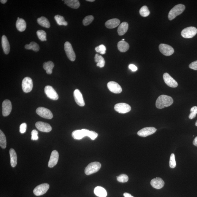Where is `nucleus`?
Instances as JSON below:
<instances>
[{
  "label": "nucleus",
  "instance_id": "nucleus-9",
  "mask_svg": "<svg viewBox=\"0 0 197 197\" xmlns=\"http://www.w3.org/2000/svg\"><path fill=\"white\" fill-rule=\"evenodd\" d=\"M114 109L116 112L121 114L126 113L131 110L129 105L125 103H119L114 106Z\"/></svg>",
  "mask_w": 197,
  "mask_h": 197
},
{
  "label": "nucleus",
  "instance_id": "nucleus-15",
  "mask_svg": "<svg viewBox=\"0 0 197 197\" xmlns=\"http://www.w3.org/2000/svg\"><path fill=\"white\" fill-rule=\"evenodd\" d=\"M90 130L86 129H82L81 130H76L73 132L72 136L74 139L80 140L88 136Z\"/></svg>",
  "mask_w": 197,
  "mask_h": 197
},
{
  "label": "nucleus",
  "instance_id": "nucleus-52",
  "mask_svg": "<svg viewBox=\"0 0 197 197\" xmlns=\"http://www.w3.org/2000/svg\"><path fill=\"white\" fill-rule=\"evenodd\" d=\"M122 41H125V39H122Z\"/></svg>",
  "mask_w": 197,
  "mask_h": 197
},
{
  "label": "nucleus",
  "instance_id": "nucleus-35",
  "mask_svg": "<svg viewBox=\"0 0 197 197\" xmlns=\"http://www.w3.org/2000/svg\"><path fill=\"white\" fill-rule=\"evenodd\" d=\"M150 11L149 10L147 6H142L140 9L139 13L140 15L143 17H147L150 14Z\"/></svg>",
  "mask_w": 197,
  "mask_h": 197
},
{
  "label": "nucleus",
  "instance_id": "nucleus-10",
  "mask_svg": "<svg viewBox=\"0 0 197 197\" xmlns=\"http://www.w3.org/2000/svg\"><path fill=\"white\" fill-rule=\"evenodd\" d=\"M159 49L160 52L166 56H170L174 52V48L171 46L166 44H160L159 46Z\"/></svg>",
  "mask_w": 197,
  "mask_h": 197
},
{
  "label": "nucleus",
  "instance_id": "nucleus-12",
  "mask_svg": "<svg viewBox=\"0 0 197 197\" xmlns=\"http://www.w3.org/2000/svg\"><path fill=\"white\" fill-rule=\"evenodd\" d=\"M2 114L4 117H7L10 114L12 110V104L10 101L5 100L2 104Z\"/></svg>",
  "mask_w": 197,
  "mask_h": 197
},
{
  "label": "nucleus",
  "instance_id": "nucleus-16",
  "mask_svg": "<svg viewBox=\"0 0 197 197\" xmlns=\"http://www.w3.org/2000/svg\"><path fill=\"white\" fill-rule=\"evenodd\" d=\"M107 87L109 90L112 93H120L122 92L121 86L114 81H111L108 82Z\"/></svg>",
  "mask_w": 197,
  "mask_h": 197
},
{
  "label": "nucleus",
  "instance_id": "nucleus-1",
  "mask_svg": "<svg viewBox=\"0 0 197 197\" xmlns=\"http://www.w3.org/2000/svg\"><path fill=\"white\" fill-rule=\"evenodd\" d=\"M174 103V100L171 97L166 95H161L157 98L155 105L158 109H162L169 107Z\"/></svg>",
  "mask_w": 197,
  "mask_h": 197
},
{
  "label": "nucleus",
  "instance_id": "nucleus-43",
  "mask_svg": "<svg viewBox=\"0 0 197 197\" xmlns=\"http://www.w3.org/2000/svg\"><path fill=\"white\" fill-rule=\"evenodd\" d=\"M87 136L90 137L93 140H94L98 137V134L95 131H90Z\"/></svg>",
  "mask_w": 197,
  "mask_h": 197
},
{
  "label": "nucleus",
  "instance_id": "nucleus-38",
  "mask_svg": "<svg viewBox=\"0 0 197 197\" xmlns=\"http://www.w3.org/2000/svg\"><path fill=\"white\" fill-rule=\"evenodd\" d=\"M95 50L97 52L104 55L106 53V48L104 45H101L95 47Z\"/></svg>",
  "mask_w": 197,
  "mask_h": 197
},
{
  "label": "nucleus",
  "instance_id": "nucleus-40",
  "mask_svg": "<svg viewBox=\"0 0 197 197\" xmlns=\"http://www.w3.org/2000/svg\"><path fill=\"white\" fill-rule=\"evenodd\" d=\"M190 113L189 116V118L192 120L196 116L197 114V106H194L190 109Z\"/></svg>",
  "mask_w": 197,
  "mask_h": 197
},
{
  "label": "nucleus",
  "instance_id": "nucleus-25",
  "mask_svg": "<svg viewBox=\"0 0 197 197\" xmlns=\"http://www.w3.org/2000/svg\"><path fill=\"white\" fill-rule=\"evenodd\" d=\"M128 25L127 22H123L119 26L117 33L120 36H123L126 33L128 29Z\"/></svg>",
  "mask_w": 197,
  "mask_h": 197
},
{
  "label": "nucleus",
  "instance_id": "nucleus-4",
  "mask_svg": "<svg viewBox=\"0 0 197 197\" xmlns=\"http://www.w3.org/2000/svg\"><path fill=\"white\" fill-rule=\"evenodd\" d=\"M197 33V29L194 27H189L184 28L181 33L182 37L190 39L194 36Z\"/></svg>",
  "mask_w": 197,
  "mask_h": 197
},
{
  "label": "nucleus",
  "instance_id": "nucleus-37",
  "mask_svg": "<svg viewBox=\"0 0 197 197\" xmlns=\"http://www.w3.org/2000/svg\"><path fill=\"white\" fill-rule=\"evenodd\" d=\"M94 20L93 15H88L85 17L82 21V23L85 26H88L92 23Z\"/></svg>",
  "mask_w": 197,
  "mask_h": 197
},
{
  "label": "nucleus",
  "instance_id": "nucleus-41",
  "mask_svg": "<svg viewBox=\"0 0 197 197\" xmlns=\"http://www.w3.org/2000/svg\"><path fill=\"white\" fill-rule=\"evenodd\" d=\"M176 165L174 155V153L171 154L170 158L169 166L171 168H174L176 167Z\"/></svg>",
  "mask_w": 197,
  "mask_h": 197
},
{
  "label": "nucleus",
  "instance_id": "nucleus-32",
  "mask_svg": "<svg viewBox=\"0 0 197 197\" xmlns=\"http://www.w3.org/2000/svg\"><path fill=\"white\" fill-rule=\"evenodd\" d=\"M25 48L28 50H32L35 52H38L39 50V44L34 42H31L29 44H26L25 46Z\"/></svg>",
  "mask_w": 197,
  "mask_h": 197
},
{
  "label": "nucleus",
  "instance_id": "nucleus-24",
  "mask_svg": "<svg viewBox=\"0 0 197 197\" xmlns=\"http://www.w3.org/2000/svg\"><path fill=\"white\" fill-rule=\"evenodd\" d=\"M16 26L19 31L20 32L24 31L26 27V22L23 19H19L17 20Z\"/></svg>",
  "mask_w": 197,
  "mask_h": 197
},
{
  "label": "nucleus",
  "instance_id": "nucleus-49",
  "mask_svg": "<svg viewBox=\"0 0 197 197\" xmlns=\"http://www.w3.org/2000/svg\"><path fill=\"white\" fill-rule=\"evenodd\" d=\"M1 2L2 3V4H5L7 2V0H1Z\"/></svg>",
  "mask_w": 197,
  "mask_h": 197
},
{
  "label": "nucleus",
  "instance_id": "nucleus-26",
  "mask_svg": "<svg viewBox=\"0 0 197 197\" xmlns=\"http://www.w3.org/2000/svg\"><path fill=\"white\" fill-rule=\"evenodd\" d=\"M94 193L96 196L99 197H106L107 194L105 189L100 186L97 187L95 188Z\"/></svg>",
  "mask_w": 197,
  "mask_h": 197
},
{
  "label": "nucleus",
  "instance_id": "nucleus-7",
  "mask_svg": "<svg viewBox=\"0 0 197 197\" xmlns=\"http://www.w3.org/2000/svg\"><path fill=\"white\" fill-rule=\"evenodd\" d=\"M22 85L24 93H28L31 92L33 87V81L31 78L28 77L24 78L22 82Z\"/></svg>",
  "mask_w": 197,
  "mask_h": 197
},
{
  "label": "nucleus",
  "instance_id": "nucleus-2",
  "mask_svg": "<svg viewBox=\"0 0 197 197\" xmlns=\"http://www.w3.org/2000/svg\"><path fill=\"white\" fill-rule=\"evenodd\" d=\"M185 6L182 4L176 5L170 11L168 14V18L169 20H172L178 15L182 13L185 10Z\"/></svg>",
  "mask_w": 197,
  "mask_h": 197
},
{
  "label": "nucleus",
  "instance_id": "nucleus-20",
  "mask_svg": "<svg viewBox=\"0 0 197 197\" xmlns=\"http://www.w3.org/2000/svg\"><path fill=\"white\" fill-rule=\"evenodd\" d=\"M150 184L153 188L159 190L164 186L165 182L161 178L156 177L152 179Z\"/></svg>",
  "mask_w": 197,
  "mask_h": 197
},
{
  "label": "nucleus",
  "instance_id": "nucleus-3",
  "mask_svg": "<svg viewBox=\"0 0 197 197\" xmlns=\"http://www.w3.org/2000/svg\"><path fill=\"white\" fill-rule=\"evenodd\" d=\"M101 167V163L98 162H94L90 163L85 168V174L87 175L94 174L99 170Z\"/></svg>",
  "mask_w": 197,
  "mask_h": 197
},
{
  "label": "nucleus",
  "instance_id": "nucleus-18",
  "mask_svg": "<svg viewBox=\"0 0 197 197\" xmlns=\"http://www.w3.org/2000/svg\"><path fill=\"white\" fill-rule=\"evenodd\" d=\"M74 100L77 104L81 107H83L85 106L83 96L82 93L78 89L74 90Z\"/></svg>",
  "mask_w": 197,
  "mask_h": 197
},
{
  "label": "nucleus",
  "instance_id": "nucleus-19",
  "mask_svg": "<svg viewBox=\"0 0 197 197\" xmlns=\"http://www.w3.org/2000/svg\"><path fill=\"white\" fill-rule=\"evenodd\" d=\"M59 158L58 152L56 150H53L51 154L48 166L49 168H53L57 164Z\"/></svg>",
  "mask_w": 197,
  "mask_h": 197
},
{
  "label": "nucleus",
  "instance_id": "nucleus-50",
  "mask_svg": "<svg viewBox=\"0 0 197 197\" xmlns=\"http://www.w3.org/2000/svg\"><path fill=\"white\" fill-rule=\"evenodd\" d=\"M86 1H90V2H93V1H95V0H87Z\"/></svg>",
  "mask_w": 197,
  "mask_h": 197
},
{
  "label": "nucleus",
  "instance_id": "nucleus-13",
  "mask_svg": "<svg viewBox=\"0 0 197 197\" xmlns=\"http://www.w3.org/2000/svg\"><path fill=\"white\" fill-rule=\"evenodd\" d=\"M157 129L154 127H147L143 128L138 132L137 134L142 137H147L155 133Z\"/></svg>",
  "mask_w": 197,
  "mask_h": 197
},
{
  "label": "nucleus",
  "instance_id": "nucleus-23",
  "mask_svg": "<svg viewBox=\"0 0 197 197\" xmlns=\"http://www.w3.org/2000/svg\"><path fill=\"white\" fill-rule=\"evenodd\" d=\"M9 155L10 157V163L12 167H15L17 165V157L16 152L13 149L9 150Z\"/></svg>",
  "mask_w": 197,
  "mask_h": 197
},
{
  "label": "nucleus",
  "instance_id": "nucleus-47",
  "mask_svg": "<svg viewBox=\"0 0 197 197\" xmlns=\"http://www.w3.org/2000/svg\"><path fill=\"white\" fill-rule=\"evenodd\" d=\"M123 196L125 197H134L132 196L131 194L128 193H125L123 194Z\"/></svg>",
  "mask_w": 197,
  "mask_h": 197
},
{
  "label": "nucleus",
  "instance_id": "nucleus-34",
  "mask_svg": "<svg viewBox=\"0 0 197 197\" xmlns=\"http://www.w3.org/2000/svg\"><path fill=\"white\" fill-rule=\"evenodd\" d=\"M0 146L3 149H5L7 146L6 136L1 130H0Z\"/></svg>",
  "mask_w": 197,
  "mask_h": 197
},
{
  "label": "nucleus",
  "instance_id": "nucleus-5",
  "mask_svg": "<svg viewBox=\"0 0 197 197\" xmlns=\"http://www.w3.org/2000/svg\"><path fill=\"white\" fill-rule=\"evenodd\" d=\"M64 49L68 58L71 61H75L76 59L75 54L70 43L68 41L65 42Z\"/></svg>",
  "mask_w": 197,
  "mask_h": 197
},
{
  "label": "nucleus",
  "instance_id": "nucleus-39",
  "mask_svg": "<svg viewBox=\"0 0 197 197\" xmlns=\"http://www.w3.org/2000/svg\"><path fill=\"white\" fill-rule=\"evenodd\" d=\"M117 179L120 182H126L128 180V176L125 174H122L119 176H117Z\"/></svg>",
  "mask_w": 197,
  "mask_h": 197
},
{
  "label": "nucleus",
  "instance_id": "nucleus-28",
  "mask_svg": "<svg viewBox=\"0 0 197 197\" xmlns=\"http://www.w3.org/2000/svg\"><path fill=\"white\" fill-rule=\"evenodd\" d=\"M64 4L72 9H77L80 6V2L77 0H66Z\"/></svg>",
  "mask_w": 197,
  "mask_h": 197
},
{
  "label": "nucleus",
  "instance_id": "nucleus-29",
  "mask_svg": "<svg viewBox=\"0 0 197 197\" xmlns=\"http://www.w3.org/2000/svg\"><path fill=\"white\" fill-rule=\"evenodd\" d=\"M37 22L39 25L45 28H49L50 27V23L48 20L45 17H41L38 18Z\"/></svg>",
  "mask_w": 197,
  "mask_h": 197
},
{
  "label": "nucleus",
  "instance_id": "nucleus-14",
  "mask_svg": "<svg viewBox=\"0 0 197 197\" xmlns=\"http://www.w3.org/2000/svg\"><path fill=\"white\" fill-rule=\"evenodd\" d=\"M163 79L165 83L168 86L176 88L178 85L177 82L167 73H165L163 74Z\"/></svg>",
  "mask_w": 197,
  "mask_h": 197
},
{
  "label": "nucleus",
  "instance_id": "nucleus-30",
  "mask_svg": "<svg viewBox=\"0 0 197 197\" xmlns=\"http://www.w3.org/2000/svg\"><path fill=\"white\" fill-rule=\"evenodd\" d=\"M43 66L47 74H52V69L54 67V63L52 61H49L44 63Z\"/></svg>",
  "mask_w": 197,
  "mask_h": 197
},
{
  "label": "nucleus",
  "instance_id": "nucleus-48",
  "mask_svg": "<svg viewBox=\"0 0 197 197\" xmlns=\"http://www.w3.org/2000/svg\"><path fill=\"white\" fill-rule=\"evenodd\" d=\"M193 144L194 145L197 147V136L195 138L194 140L193 141Z\"/></svg>",
  "mask_w": 197,
  "mask_h": 197
},
{
  "label": "nucleus",
  "instance_id": "nucleus-11",
  "mask_svg": "<svg viewBox=\"0 0 197 197\" xmlns=\"http://www.w3.org/2000/svg\"><path fill=\"white\" fill-rule=\"evenodd\" d=\"M44 91L46 95L50 99L55 101L58 99V95L52 86L49 85L45 87Z\"/></svg>",
  "mask_w": 197,
  "mask_h": 197
},
{
  "label": "nucleus",
  "instance_id": "nucleus-31",
  "mask_svg": "<svg viewBox=\"0 0 197 197\" xmlns=\"http://www.w3.org/2000/svg\"><path fill=\"white\" fill-rule=\"evenodd\" d=\"M95 60L97 63V66L100 68L104 67L105 65V60L104 58L101 55L96 54L95 55Z\"/></svg>",
  "mask_w": 197,
  "mask_h": 197
},
{
  "label": "nucleus",
  "instance_id": "nucleus-36",
  "mask_svg": "<svg viewBox=\"0 0 197 197\" xmlns=\"http://www.w3.org/2000/svg\"><path fill=\"white\" fill-rule=\"evenodd\" d=\"M36 34L39 39L42 41H47V34L43 30H39L36 32Z\"/></svg>",
  "mask_w": 197,
  "mask_h": 197
},
{
  "label": "nucleus",
  "instance_id": "nucleus-44",
  "mask_svg": "<svg viewBox=\"0 0 197 197\" xmlns=\"http://www.w3.org/2000/svg\"><path fill=\"white\" fill-rule=\"evenodd\" d=\"M27 128V125L26 123H22L20 126V132L22 134L25 133Z\"/></svg>",
  "mask_w": 197,
  "mask_h": 197
},
{
  "label": "nucleus",
  "instance_id": "nucleus-21",
  "mask_svg": "<svg viewBox=\"0 0 197 197\" xmlns=\"http://www.w3.org/2000/svg\"><path fill=\"white\" fill-rule=\"evenodd\" d=\"M1 44L4 53L8 55L10 50V46L6 36L3 35L1 38Z\"/></svg>",
  "mask_w": 197,
  "mask_h": 197
},
{
  "label": "nucleus",
  "instance_id": "nucleus-22",
  "mask_svg": "<svg viewBox=\"0 0 197 197\" xmlns=\"http://www.w3.org/2000/svg\"><path fill=\"white\" fill-rule=\"evenodd\" d=\"M120 23V20L118 19L114 18L107 20L105 23L106 28H113L119 26Z\"/></svg>",
  "mask_w": 197,
  "mask_h": 197
},
{
  "label": "nucleus",
  "instance_id": "nucleus-27",
  "mask_svg": "<svg viewBox=\"0 0 197 197\" xmlns=\"http://www.w3.org/2000/svg\"><path fill=\"white\" fill-rule=\"evenodd\" d=\"M117 48L120 52H125L129 49V45L128 42L125 41H121L117 44Z\"/></svg>",
  "mask_w": 197,
  "mask_h": 197
},
{
  "label": "nucleus",
  "instance_id": "nucleus-42",
  "mask_svg": "<svg viewBox=\"0 0 197 197\" xmlns=\"http://www.w3.org/2000/svg\"><path fill=\"white\" fill-rule=\"evenodd\" d=\"M38 132L36 130H33L31 131V139L32 140H37L39 139V136H38Z\"/></svg>",
  "mask_w": 197,
  "mask_h": 197
},
{
  "label": "nucleus",
  "instance_id": "nucleus-17",
  "mask_svg": "<svg viewBox=\"0 0 197 197\" xmlns=\"http://www.w3.org/2000/svg\"><path fill=\"white\" fill-rule=\"evenodd\" d=\"M36 128L43 132L48 133L51 131L52 128L48 123L42 122H38L36 123Z\"/></svg>",
  "mask_w": 197,
  "mask_h": 197
},
{
  "label": "nucleus",
  "instance_id": "nucleus-45",
  "mask_svg": "<svg viewBox=\"0 0 197 197\" xmlns=\"http://www.w3.org/2000/svg\"><path fill=\"white\" fill-rule=\"evenodd\" d=\"M189 66L190 69L197 70V60L190 63Z\"/></svg>",
  "mask_w": 197,
  "mask_h": 197
},
{
  "label": "nucleus",
  "instance_id": "nucleus-33",
  "mask_svg": "<svg viewBox=\"0 0 197 197\" xmlns=\"http://www.w3.org/2000/svg\"><path fill=\"white\" fill-rule=\"evenodd\" d=\"M55 19L58 25H63L65 26L68 25L67 22L65 20L64 17L62 16L58 15H55Z\"/></svg>",
  "mask_w": 197,
  "mask_h": 197
},
{
  "label": "nucleus",
  "instance_id": "nucleus-6",
  "mask_svg": "<svg viewBox=\"0 0 197 197\" xmlns=\"http://www.w3.org/2000/svg\"><path fill=\"white\" fill-rule=\"evenodd\" d=\"M36 114L43 118L51 119L53 118V115L49 109L43 107H39L36 109Z\"/></svg>",
  "mask_w": 197,
  "mask_h": 197
},
{
  "label": "nucleus",
  "instance_id": "nucleus-8",
  "mask_svg": "<svg viewBox=\"0 0 197 197\" xmlns=\"http://www.w3.org/2000/svg\"><path fill=\"white\" fill-rule=\"evenodd\" d=\"M49 185L48 184H40L36 186L33 190V193L36 196H41L47 193L49 190Z\"/></svg>",
  "mask_w": 197,
  "mask_h": 197
},
{
  "label": "nucleus",
  "instance_id": "nucleus-51",
  "mask_svg": "<svg viewBox=\"0 0 197 197\" xmlns=\"http://www.w3.org/2000/svg\"><path fill=\"white\" fill-rule=\"evenodd\" d=\"M195 125H196V126H197V120L196 122V123H195Z\"/></svg>",
  "mask_w": 197,
  "mask_h": 197
},
{
  "label": "nucleus",
  "instance_id": "nucleus-46",
  "mask_svg": "<svg viewBox=\"0 0 197 197\" xmlns=\"http://www.w3.org/2000/svg\"><path fill=\"white\" fill-rule=\"evenodd\" d=\"M128 68L133 72H135V71H137L138 69L137 67L136 66H135L133 64L129 65V66H128Z\"/></svg>",
  "mask_w": 197,
  "mask_h": 197
}]
</instances>
